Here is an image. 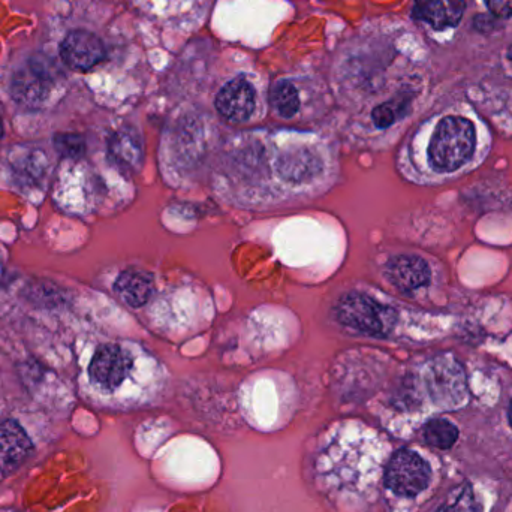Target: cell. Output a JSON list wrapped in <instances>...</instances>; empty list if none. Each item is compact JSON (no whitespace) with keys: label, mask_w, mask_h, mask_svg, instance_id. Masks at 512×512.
<instances>
[{"label":"cell","mask_w":512,"mask_h":512,"mask_svg":"<svg viewBox=\"0 0 512 512\" xmlns=\"http://www.w3.org/2000/svg\"><path fill=\"white\" fill-rule=\"evenodd\" d=\"M387 456L378 433L358 423L339 424L313 454V480L337 511L360 512L375 499Z\"/></svg>","instance_id":"6da1fadb"},{"label":"cell","mask_w":512,"mask_h":512,"mask_svg":"<svg viewBox=\"0 0 512 512\" xmlns=\"http://www.w3.org/2000/svg\"><path fill=\"white\" fill-rule=\"evenodd\" d=\"M477 143L475 126L463 117H445L430 141V161L438 171L459 170L472 158Z\"/></svg>","instance_id":"7a4b0ae2"},{"label":"cell","mask_w":512,"mask_h":512,"mask_svg":"<svg viewBox=\"0 0 512 512\" xmlns=\"http://www.w3.org/2000/svg\"><path fill=\"white\" fill-rule=\"evenodd\" d=\"M340 324L373 337H385L393 331L397 313L361 292H348L336 304Z\"/></svg>","instance_id":"3957f363"},{"label":"cell","mask_w":512,"mask_h":512,"mask_svg":"<svg viewBox=\"0 0 512 512\" xmlns=\"http://www.w3.org/2000/svg\"><path fill=\"white\" fill-rule=\"evenodd\" d=\"M432 480V469L417 451L402 448L387 462L384 487L397 499H415L427 490Z\"/></svg>","instance_id":"277c9868"},{"label":"cell","mask_w":512,"mask_h":512,"mask_svg":"<svg viewBox=\"0 0 512 512\" xmlns=\"http://www.w3.org/2000/svg\"><path fill=\"white\" fill-rule=\"evenodd\" d=\"M59 81V69L48 57H32L12 80V96L24 107L45 104Z\"/></svg>","instance_id":"5b68a950"},{"label":"cell","mask_w":512,"mask_h":512,"mask_svg":"<svg viewBox=\"0 0 512 512\" xmlns=\"http://www.w3.org/2000/svg\"><path fill=\"white\" fill-rule=\"evenodd\" d=\"M429 388L436 405L454 409L466 400V376L463 367L453 357H441L432 364Z\"/></svg>","instance_id":"8992f818"},{"label":"cell","mask_w":512,"mask_h":512,"mask_svg":"<svg viewBox=\"0 0 512 512\" xmlns=\"http://www.w3.org/2000/svg\"><path fill=\"white\" fill-rule=\"evenodd\" d=\"M132 367V358L120 346L104 345L90 361V381L105 393H116L131 375Z\"/></svg>","instance_id":"52a82bcc"},{"label":"cell","mask_w":512,"mask_h":512,"mask_svg":"<svg viewBox=\"0 0 512 512\" xmlns=\"http://www.w3.org/2000/svg\"><path fill=\"white\" fill-rule=\"evenodd\" d=\"M60 56L72 69L89 71L105 59V47L93 33L72 30L60 44Z\"/></svg>","instance_id":"ba28073f"},{"label":"cell","mask_w":512,"mask_h":512,"mask_svg":"<svg viewBox=\"0 0 512 512\" xmlns=\"http://www.w3.org/2000/svg\"><path fill=\"white\" fill-rule=\"evenodd\" d=\"M216 108L231 122H245L255 110V90L245 78H234L216 96Z\"/></svg>","instance_id":"9c48e42d"},{"label":"cell","mask_w":512,"mask_h":512,"mask_svg":"<svg viewBox=\"0 0 512 512\" xmlns=\"http://www.w3.org/2000/svg\"><path fill=\"white\" fill-rule=\"evenodd\" d=\"M32 453V441L17 421L0 423V474L15 471Z\"/></svg>","instance_id":"30bf717a"},{"label":"cell","mask_w":512,"mask_h":512,"mask_svg":"<svg viewBox=\"0 0 512 512\" xmlns=\"http://www.w3.org/2000/svg\"><path fill=\"white\" fill-rule=\"evenodd\" d=\"M430 267L423 258L400 255L387 264V277L397 289L414 292L430 283Z\"/></svg>","instance_id":"8fae6325"},{"label":"cell","mask_w":512,"mask_h":512,"mask_svg":"<svg viewBox=\"0 0 512 512\" xmlns=\"http://www.w3.org/2000/svg\"><path fill=\"white\" fill-rule=\"evenodd\" d=\"M465 0H415L414 14L436 30L454 27L465 14Z\"/></svg>","instance_id":"7c38bea8"},{"label":"cell","mask_w":512,"mask_h":512,"mask_svg":"<svg viewBox=\"0 0 512 512\" xmlns=\"http://www.w3.org/2000/svg\"><path fill=\"white\" fill-rule=\"evenodd\" d=\"M114 291L131 307H143L153 294V279L146 271L125 270L119 274Z\"/></svg>","instance_id":"4fadbf2b"},{"label":"cell","mask_w":512,"mask_h":512,"mask_svg":"<svg viewBox=\"0 0 512 512\" xmlns=\"http://www.w3.org/2000/svg\"><path fill=\"white\" fill-rule=\"evenodd\" d=\"M270 102L274 110L285 119L295 116L300 108L297 89L289 81H279L274 84L270 92Z\"/></svg>","instance_id":"5bb4252c"},{"label":"cell","mask_w":512,"mask_h":512,"mask_svg":"<svg viewBox=\"0 0 512 512\" xmlns=\"http://www.w3.org/2000/svg\"><path fill=\"white\" fill-rule=\"evenodd\" d=\"M459 438V430L450 421L436 418V420L429 421L424 427V439L427 444L432 447L439 448V450H448L456 444Z\"/></svg>","instance_id":"9a60e30c"},{"label":"cell","mask_w":512,"mask_h":512,"mask_svg":"<svg viewBox=\"0 0 512 512\" xmlns=\"http://www.w3.org/2000/svg\"><path fill=\"white\" fill-rule=\"evenodd\" d=\"M438 512H483V510L475 498L471 484L466 483L451 493L450 498L439 508Z\"/></svg>","instance_id":"2e32d148"},{"label":"cell","mask_w":512,"mask_h":512,"mask_svg":"<svg viewBox=\"0 0 512 512\" xmlns=\"http://www.w3.org/2000/svg\"><path fill=\"white\" fill-rule=\"evenodd\" d=\"M110 149L117 161L126 162V164L135 162V159L138 158V152H140L134 137L126 134V132H119V134L114 135Z\"/></svg>","instance_id":"e0dca14e"},{"label":"cell","mask_w":512,"mask_h":512,"mask_svg":"<svg viewBox=\"0 0 512 512\" xmlns=\"http://www.w3.org/2000/svg\"><path fill=\"white\" fill-rule=\"evenodd\" d=\"M54 147L63 158L78 159L86 152V143L81 135L59 134L54 137Z\"/></svg>","instance_id":"ac0fdd59"},{"label":"cell","mask_w":512,"mask_h":512,"mask_svg":"<svg viewBox=\"0 0 512 512\" xmlns=\"http://www.w3.org/2000/svg\"><path fill=\"white\" fill-rule=\"evenodd\" d=\"M400 108L394 104H382L376 107L372 113L373 122L378 128L385 129L393 125L399 117Z\"/></svg>","instance_id":"d6986e66"},{"label":"cell","mask_w":512,"mask_h":512,"mask_svg":"<svg viewBox=\"0 0 512 512\" xmlns=\"http://www.w3.org/2000/svg\"><path fill=\"white\" fill-rule=\"evenodd\" d=\"M490 12L496 17H512V0H486Z\"/></svg>","instance_id":"ffe728a7"},{"label":"cell","mask_w":512,"mask_h":512,"mask_svg":"<svg viewBox=\"0 0 512 512\" xmlns=\"http://www.w3.org/2000/svg\"><path fill=\"white\" fill-rule=\"evenodd\" d=\"M3 135V125H2V119H0V138H2Z\"/></svg>","instance_id":"44dd1931"},{"label":"cell","mask_w":512,"mask_h":512,"mask_svg":"<svg viewBox=\"0 0 512 512\" xmlns=\"http://www.w3.org/2000/svg\"><path fill=\"white\" fill-rule=\"evenodd\" d=\"M510 421H511V426H512V402H511V408H510Z\"/></svg>","instance_id":"7402d4cb"},{"label":"cell","mask_w":512,"mask_h":512,"mask_svg":"<svg viewBox=\"0 0 512 512\" xmlns=\"http://www.w3.org/2000/svg\"><path fill=\"white\" fill-rule=\"evenodd\" d=\"M508 56H510V59L512 60V45H511L510 51H508Z\"/></svg>","instance_id":"603a6c76"}]
</instances>
